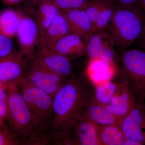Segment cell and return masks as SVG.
I'll list each match as a JSON object with an SVG mask.
<instances>
[{
    "instance_id": "11",
    "label": "cell",
    "mask_w": 145,
    "mask_h": 145,
    "mask_svg": "<svg viewBox=\"0 0 145 145\" xmlns=\"http://www.w3.org/2000/svg\"><path fill=\"white\" fill-rule=\"evenodd\" d=\"M67 145H102L99 140L98 127L82 114L72 127Z\"/></svg>"
},
{
    "instance_id": "9",
    "label": "cell",
    "mask_w": 145,
    "mask_h": 145,
    "mask_svg": "<svg viewBox=\"0 0 145 145\" xmlns=\"http://www.w3.org/2000/svg\"><path fill=\"white\" fill-rule=\"evenodd\" d=\"M144 100L138 99L129 114L120 124L126 139H132L145 145Z\"/></svg>"
},
{
    "instance_id": "15",
    "label": "cell",
    "mask_w": 145,
    "mask_h": 145,
    "mask_svg": "<svg viewBox=\"0 0 145 145\" xmlns=\"http://www.w3.org/2000/svg\"><path fill=\"white\" fill-rule=\"evenodd\" d=\"M64 16L71 33L77 34L83 39L91 33L92 25L84 9L61 11Z\"/></svg>"
},
{
    "instance_id": "26",
    "label": "cell",
    "mask_w": 145,
    "mask_h": 145,
    "mask_svg": "<svg viewBox=\"0 0 145 145\" xmlns=\"http://www.w3.org/2000/svg\"><path fill=\"white\" fill-rule=\"evenodd\" d=\"M102 3V0H91L84 8L92 24V28L97 20Z\"/></svg>"
},
{
    "instance_id": "33",
    "label": "cell",
    "mask_w": 145,
    "mask_h": 145,
    "mask_svg": "<svg viewBox=\"0 0 145 145\" xmlns=\"http://www.w3.org/2000/svg\"><path fill=\"white\" fill-rule=\"evenodd\" d=\"M139 7L145 13V0H140L139 3Z\"/></svg>"
},
{
    "instance_id": "27",
    "label": "cell",
    "mask_w": 145,
    "mask_h": 145,
    "mask_svg": "<svg viewBox=\"0 0 145 145\" xmlns=\"http://www.w3.org/2000/svg\"><path fill=\"white\" fill-rule=\"evenodd\" d=\"M15 51L11 39L0 32V58L7 57Z\"/></svg>"
},
{
    "instance_id": "6",
    "label": "cell",
    "mask_w": 145,
    "mask_h": 145,
    "mask_svg": "<svg viewBox=\"0 0 145 145\" xmlns=\"http://www.w3.org/2000/svg\"><path fill=\"white\" fill-rule=\"evenodd\" d=\"M25 78L32 85L52 97L67 79L48 69L35 59L29 61Z\"/></svg>"
},
{
    "instance_id": "20",
    "label": "cell",
    "mask_w": 145,
    "mask_h": 145,
    "mask_svg": "<svg viewBox=\"0 0 145 145\" xmlns=\"http://www.w3.org/2000/svg\"><path fill=\"white\" fill-rule=\"evenodd\" d=\"M97 127L101 145H123L125 138L120 125L115 124Z\"/></svg>"
},
{
    "instance_id": "2",
    "label": "cell",
    "mask_w": 145,
    "mask_h": 145,
    "mask_svg": "<svg viewBox=\"0 0 145 145\" xmlns=\"http://www.w3.org/2000/svg\"><path fill=\"white\" fill-rule=\"evenodd\" d=\"M17 82L31 112L39 145L50 144L49 133L53 117V97L32 85L25 77Z\"/></svg>"
},
{
    "instance_id": "1",
    "label": "cell",
    "mask_w": 145,
    "mask_h": 145,
    "mask_svg": "<svg viewBox=\"0 0 145 145\" xmlns=\"http://www.w3.org/2000/svg\"><path fill=\"white\" fill-rule=\"evenodd\" d=\"M91 97L82 79L72 77L65 81L53 97L50 144L66 145L72 127Z\"/></svg>"
},
{
    "instance_id": "23",
    "label": "cell",
    "mask_w": 145,
    "mask_h": 145,
    "mask_svg": "<svg viewBox=\"0 0 145 145\" xmlns=\"http://www.w3.org/2000/svg\"><path fill=\"white\" fill-rule=\"evenodd\" d=\"M115 7L110 0H102L101 9L91 32L103 30L110 23Z\"/></svg>"
},
{
    "instance_id": "5",
    "label": "cell",
    "mask_w": 145,
    "mask_h": 145,
    "mask_svg": "<svg viewBox=\"0 0 145 145\" xmlns=\"http://www.w3.org/2000/svg\"><path fill=\"white\" fill-rule=\"evenodd\" d=\"M123 80L128 84L137 100L145 99V50L131 49L123 53Z\"/></svg>"
},
{
    "instance_id": "7",
    "label": "cell",
    "mask_w": 145,
    "mask_h": 145,
    "mask_svg": "<svg viewBox=\"0 0 145 145\" xmlns=\"http://www.w3.org/2000/svg\"><path fill=\"white\" fill-rule=\"evenodd\" d=\"M20 52L28 61L36 57V50L40 40L38 26L34 19L21 15L17 32Z\"/></svg>"
},
{
    "instance_id": "29",
    "label": "cell",
    "mask_w": 145,
    "mask_h": 145,
    "mask_svg": "<svg viewBox=\"0 0 145 145\" xmlns=\"http://www.w3.org/2000/svg\"><path fill=\"white\" fill-rule=\"evenodd\" d=\"M8 83L0 81V101L6 102L7 100Z\"/></svg>"
},
{
    "instance_id": "14",
    "label": "cell",
    "mask_w": 145,
    "mask_h": 145,
    "mask_svg": "<svg viewBox=\"0 0 145 145\" xmlns=\"http://www.w3.org/2000/svg\"><path fill=\"white\" fill-rule=\"evenodd\" d=\"M116 71L115 63L97 58L89 60L86 73L89 80L96 86L112 81Z\"/></svg>"
},
{
    "instance_id": "12",
    "label": "cell",
    "mask_w": 145,
    "mask_h": 145,
    "mask_svg": "<svg viewBox=\"0 0 145 145\" xmlns=\"http://www.w3.org/2000/svg\"><path fill=\"white\" fill-rule=\"evenodd\" d=\"M29 61L20 52L15 51L0 58V81L9 83L18 82L26 76Z\"/></svg>"
},
{
    "instance_id": "31",
    "label": "cell",
    "mask_w": 145,
    "mask_h": 145,
    "mask_svg": "<svg viewBox=\"0 0 145 145\" xmlns=\"http://www.w3.org/2000/svg\"><path fill=\"white\" fill-rule=\"evenodd\" d=\"M137 40L140 46L142 47L143 50H145V21L143 25L141 34Z\"/></svg>"
},
{
    "instance_id": "17",
    "label": "cell",
    "mask_w": 145,
    "mask_h": 145,
    "mask_svg": "<svg viewBox=\"0 0 145 145\" xmlns=\"http://www.w3.org/2000/svg\"><path fill=\"white\" fill-rule=\"evenodd\" d=\"M84 116L98 126L119 124L120 122L110 111L106 105H103L93 101L92 96L82 113Z\"/></svg>"
},
{
    "instance_id": "13",
    "label": "cell",
    "mask_w": 145,
    "mask_h": 145,
    "mask_svg": "<svg viewBox=\"0 0 145 145\" xmlns=\"http://www.w3.org/2000/svg\"><path fill=\"white\" fill-rule=\"evenodd\" d=\"M136 101L137 98L134 92L128 84L123 80L119 84L117 93L106 106L121 123L135 106Z\"/></svg>"
},
{
    "instance_id": "10",
    "label": "cell",
    "mask_w": 145,
    "mask_h": 145,
    "mask_svg": "<svg viewBox=\"0 0 145 145\" xmlns=\"http://www.w3.org/2000/svg\"><path fill=\"white\" fill-rule=\"evenodd\" d=\"M88 60L94 58L114 62L115 55L110 36L101 31L91 32L84 39Z\"/></svg>"
},
{
    "instance_id": "28",
    "label": "cell",
    "mask_w": 145,
    "mask_h": 145,
    "mask_svg": "<svg viewBox=\"0 0 145 145\" xmlns=\"http://www.w3.org/2000/svg\"><path fill=\"white\" fill-rule=\"evenodd\" d=\"M114 5L120 6H134L139 7L140 0H110Z\"/></svg>"
},
{
    "instance_id": "21",
    "label": "cell",
    "mask_w": 145,
    "mask_h": 145,
    "mask_svg": "<svg viewBox=\"0 0 145 145\" xmlns=\"http://www.w3.org/2000/svg\"><path fill=\"white\" fill-rule=\"evenodd\" d=\"M21 14L16 10L7 9L0 13V32L11 39L17 34Z\"/></svg>"
},
{
    "instance_id": "22",
    "label": "cell",
    "mask_w": 145,
    "mask_h": 145,
    "mask_svg": "<svg viewBox=\"0 0 145 145\" xmlns=\"http://www.w3.org/2000/svg\"><path fill=\"white\" fill-rule=\"evenodd\" d=\"M119 87V84L112 81L96 86L92 99L98 103L106 105L117 93Z\"/></svg>"
},
{
    "instance_id": "16",
    "label": "cell",
    "mask_w": 145,
    "mask_h": 145,
    "mask_svg": "<svg viewBox=\"0 0 145 145\" xmlns=\"http://www.w3.org/2000/svg\"><path fill=\"white\" fill-rule=\"evenodd\" d=\"M54 50L70 60L81 57L86 53L84 40L80 36L70 33L55 44Z\"/></svg>"
},
{
    "instance_id": "32",
    "label": "cell",
    "mask_w": 145,
    "mask_h": 145,
    "mask_svg": "<svg viewBox=\"0 0 145 145\" xmlns=\"http://www.w3.org/2000/svg\"><path fill=\"white\" fill-rule=\"evenodd\" d=\"M122 145H143L140 142H137L135 140L132 139H125Z\"/></svg>"
},
{
    "instance_id": "4",
    "label": "cell",
    "mask_w": 145,
    "mask_h": 145,
    "mask_svg": "<svg viewBox=\"0 0 145 145\" xmlns=\"http://www.w3.org/2000/svg\"><path fill=\"white\" fill-rule=\"evenodd\" d=\"M6 122L20 139L22 145H39L34 122L16 81L8 83Z\"/></svg>"
},
{
    "instance_id": "18",
    "label": "cell",
    "mask_w": 145,
    "mask_h": 145,
    "mask_svg": "<svg viewBox=\"0 0 145 145\" xmlns=\"http://www.w3.org/2000/svg\"><path fill=\"white\" fill-rule=\"evenodd\" d=\"M61 10L52 1L42 3L36 10L34 20L39 29L40 40L43 42L45 33Z\"/></svg>"
},
{
    "instance_id": "34",
    "label": "cell",
    "mask_w": 145,
    "mask_h": 145,
    "mask_svg": "<svg viewBox=\"0 0 145 145\" xmlns=\"http://www.w3.org/2000/svg\"><path fill=\"white\" fill-rule=\"evenodd\" d=\"M52 1L53 0H33V2L35 4L39 5L42 3L51 1Z\"/></svg>"
},
{
    "instance_id": "24",
    "label": "cell",
    "mask_w": 145,
    "mask_h": 145,
    "mask_svg": "<svg viewBox=\"0 0 145 145\" xmlns=\"http://www.w3.org/2000/svg\"><path fill=\"white\" fill-rule=\"evenodd\" d=\"M22 145L18 135L6 123L0 124V145Z\"/></svg>"
},
{
    "instance_id": "35",
    "label": "cell",
    "mask_w": 145,
    "mask_h": 145,
    "mask_svg": "<svg viewBox=\"0 0 145 145\" xmlns=\"http://www.w3.org/2000/svg\"><path fill=\"white\" fill-rule=\"evenodd\" d=\"M21 0H3L6 3L8 4H12L16 3L20 1Z\"/></svg>"
},
{
    "instance_id": "30",
    "label": "cell",
    "mask_w": 145,
    "mask_h": 145,
    "mask_svg": "<svg viewBox=\"0 0 145 145\" xmlns=\"http://www.w3.org/2000/svg\"><path fill=\"white\" fill-rule=\"evenodd\" d=\"M7 116L6 102L0 101V124L5 123Z\"/></svg>"
},
{
    "instance_id": "3",
    "label": "cell",
    "mask_w": 145,
    "mask_h": 145,
    "mask_svg": "<svg viewBox=\"0 0 145 145\" xmlns=\"http://www.w3.org/2000/svg\"><path fill=\"white\" fill-rule=\"evenodd\" d=\"M145 21V13L139 7L116 6L110 34L113 47L123 53L127 50L140 36Z\"/></svg>"
},
{
    "instance_id": "25",
    "label": "cell",
    "mask_w": 145,
    "mask_h": 145,
    "mask_svg": "<svg viewBox=\"0 0 145 145\" xmlns=\"http://www.w3.org/2000/svg\"><path fill=\"white\" fill-rule=\"evenodd\" d=\"M90 0H53L54 3L61 11L74 9H84Z\"/></svg>"
},
{
    "instance_id": "8",
    "label": "cell",
    "mask_w": 145,
    "mask_h": 145,
    "mask_svg": "<svg viewBox=\"0 0 145 145\" xmlns=\"http://www.w3.org/2000/svg\"><path fill=\"white\" fill-rule=\"evenodd\" d=\"M40 64L66 79L72 77V65L70 59L49 48L39 41L34 59Z\"/></svg>"
},
{
    "instance_id": "19",
    "label": "cell",
    "mask_w": 145,
    "mask_h": 145,
    "mask_svg": "<svg viewBox=\"0 0 145 145\" xmlns=\"http://www.w3.org/2000/svg\"><path fill=\"white\" fill-rule=\"evenodd\" d=\"M71 33L67 22L60 12L47 29L43 42L47 46L53 49L55 44L60 39Z\"/></svg>"
}]
</instances>
